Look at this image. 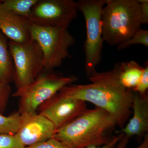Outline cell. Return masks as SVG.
Returning <instances> with one entry per match:
<instances>
[{
  "label": "cell",
  "instance_id": "cell-4",
  "mask_svg": "<svg viewBox=\"0 0 148 148\" xmlns=\"http://www.w3.org/2000/svg\"><path fill=\"white\" fill-rule=\"evenodd\" d=\"M77 80L75 76H64L52 71L44 70L27 87L16 90L12 96L19 98L20 114L36 112L42 103L58 93L63 88Z\"/></svg>",
  "mask_w": 148,
  "mask_h": 148
},
{
  "label": "cell",
  "instance_id": "cell-12",
  "mask_svg": "<svg viewBox=\"0 0 148 148\" xmlns=\"http://www.w3.org/2000/svg\"><path fill=\"white\" fill-rule=\"evenodd\" d=\"M28 19L16 15L0 1V32L14 42L24 43L31 40Z\"/></svg>",
  "mask_w": 148,
  "mask_h": 148
},
{
  "label": "cell",
  "instance_id": "cell-22",
  "mask_svg": "<svg viewBox=\"0 0 148 148\" xmlns=\"http://www.w3.org/2000/svg\"><path fill=\"white\" fill-rule=\"evenodd\" d=\"M140 5L141 22L142 24H146L148 22V1L138 0Z\"/></svg>",
  "mask_w": 148,
  "mask_h": 148
},
{
  "label": "cell",
  "instance_id": "cell-13",
  "mask_svg": "<svg viewBox=\"0 0 148 148\" xmlns=\"http://www.w3.org/2000/svg\"><path fill=\"white\" fill-rule=\"evenodd\" d=\"M144 68L134 61L116 64L113 69L123 87L132 90L138 84Z\"/></svg>",
  "mask_w": 148,
  "mask_h": 148
},
{
  "label": "cell",
  "instance_id": "cell-19",
  "mask_svg": "<svg viewBox=\"0 0 148 148\" xmlns=\"http://www.w3.org/2000/svg\"><path fill=\"white\" fill-rule=\"evenodd\" d=\"M11 92L10 84H0V114L4 113Z\"/></svg>",
  "mask_w": 148,
  "mask_h": 148
},
{
  "label": "cell",
  "instance_id": "cell-2",
  "mask_svg": "<svg viewBox=\"0 0 148 148\" xmlns=\"http://www.w3.org/2000/svg\"><path fill=\"white\" fill-rule=\"evenodd\" d=\"M117 125L115 119L101 108L87 109L79 116L56 130L53 138L68 148H85L108 144Z\"/></svg>",
  "mask_w": 148,
  "mask_h": 148
},
{
  "label": "cell",
  "instance_id": "cell-16",
  "mask_svg": "<svg viewBox=\"0 0 148 148\" xmlns=\"http://www.w3.org/2000/svg\"><path fill=\"white\" fill-rule=\"evenodd\" d=\"M21 114L18 112L5 116L0 114V135H15L21 122Z\"/></svg>",
  "mask_w": 148,
  "mask_h": 148
},
{
  "label": "cell",
  "instance_id": "cell-11",
  "mask_svg": "<svg viewBox=\"0 0 148 148\" xmlns=\"http://www.w3.org/2000/svg\"><path fill=\"white\" fill-rule=\"evenodd\" d=\"M132 92L133 116L125 126L116 132L123 133L130 138L144 137L148 131V95H141L133 90Z\"/></svg>",
  "mask_w": 148,
  "mask_h": 148
},
{
  "label": "cell",
  "instance_id": "cell-7",
  "mask_svg": "<svg viewBox=\"0 0 148 148\" xmlns=\"http://www.w3.org/2000/svg\"><path fill=\"white\" fill-rule=\"evenodd\" d=\"M8 46L14 64L13 80L16 90L22 89L34 82L44 70L42 51L32 39L24 43L10 40Z\"/></svg>",
  "mask_w": 148,
  "mask_h": 148
},
{
  "label": "cell",
  "instance_id": "cell-20",
  "mask_svg": "<svg viewBox=\"0 0 148 148\" xmlns=\"http://www.w3.org/2000/svg\"><path fill=\"white\" fill-rule=\"evenodd\" d=\"M148 88V64L144 68L138 84L132 89L133 91L138 92L141 95H145Z\"/></svg>",
  "mask_w": 148,
  "mask_h": 148
},
{
  "label": "cell",
  "instance_id": "cell-9",
  "mask_svg": "<svg viewBox=\"0 0 148 148\" xmlns=\"http://www.w3.org/2000/svg\"><path fill=\"white\" fill-rule=\"evenodd\" d=\"M88 109L84 101L67 97L58 92L42 103L37 110L54 125L56 130L79 116Z\"/></svg>",
  "mask_w": 148,
  "mask_h": 148
},
{
  "label": "cell",
  "instance_id": "cell-18",
  "mask_svg": "<svg viewBox=\"0 0 148 148\" xmlns=\"http://www.w3.org/2000/svg\"><path fill=\"white\" fill-rule=\"evenodd\" d=\"M15 135H0V148H25Z\"/></svg>",
  "mask_w": 148,
  "mask_h": 148
},
{
  "label": "cell",
  "instance_id": "cell-25",
  "mask_svg": "<svg viewBox=\"0 0 148 148\" xmlns=\"http://www.w3.org/2000/svg\"><path fill=\"white\" fill-rule=\"evenodd\" d=\"M137 148H148V134L147 133L144 136V140L143 143H141L139 147Z\"/></svg>",
  "mask_w": 148,
  "mask_h": 148
},
{
  "label": "cell",
  "instance_id": "cell-15",
  "mask_svg": "<svg viewBox=\"0 0 148 148\" xmlns=\"http://www.w3.org/2000/svg\"><path fill=\"white\" fill-rule=\"evenodd\" d=\"M38 1V0H4L2 1L4 5L14 13L28 20L33 8Z\"/></svg>",
  "mask_w": 148,
  "mask_h": 148
},
{
  "label": "cell",
  "instance_id": "cell-6",
  "mask_svg": "<svg viewBox=\"0 0 148 148\" xmlns=\"http://www.w3.org/2000/svg\"><path fill=\"white\" fill-rule=\"evenodd\" d=\"M106 0H79L77 2L78 10L83 14L86 37L84 44L85 69L88 76L95 70L101 61L103 43L102 13Z\"/></svg>",
  "mask_w": 148,
  "mask_h": 148
},
{
  "label": "cell",
  "instance_id": "cell-10",
  "mask_svg": "<svg viewBox=\"0 0 148 148\" xmlns=\"http://www.w3.org/2000/svg\"><path fill=\"white\" fill-rule=\"evenodd\" d=\"M20 114L21 122L15 135L24 147L53 138L55 127L45 117L37 112Z\"/></svg>",
  "mask_w": 148,
  "mask_h": 148
},
{
  "label": "cell",
  "instance_id": "cell-24",
  "mask_svg": "<svg viewBox=\"0 0 148 148\" xmlns=\"http://www.w3.org/2000/svg\"><path fill=\"white\" fill-rule=\"evenodd\" d=\"M129 139V137L124 134L119 142L117 148H125L127 146Z\"/></svg>",
  "mask_w": 148,
  "mask_h": 148
},
{
  "label": "cell",
  "instance_id": "cell-21",
  "mask_svg": "<svg viewBox=\"0 0 148 148\" xmlns=\"http://www.w3.org/2000/svg\"><path fill=\"white\" fill-rule=\"evenodd\" d=\"M25 148H68L60 141L52 138Z\"/></svg>",
  "mask_w": 148,
  "mask_h": 148
},
{
  "label": "cell",
  "instance_id": "cell-5",
  "mask_svg": "<svg viewBox=\"0 0 148 148\" xmlns=\"http://www.w3.org/2000/svg\"><path fill=\"white\" fill-rule=\"evenodd\" d=\"M29 30L31 39L38 42L42 51L45 70L58 68L69 57V48L75 40L68 28L44 27L29 22Z\"/></svg>",
  "mask_w": 148,
  "mask_h": 148
},
{
  "label": "cell",
  "instance_id": "cell-23",
  "mask_svg": "<svg viewBox=\"0 0 148 148\" xmlns=\"http://www.w3.org/2000/svg\"><path fill=\"white\" fill-rule=\"evenodd\" d=\"M124 135L122 133H119L117 136H114L112 140L108 144L102 146H90L85 148H114L115 147L117 143L119 142L120 140Z\"/></svg>",
  "mask_w": 148,
  "mask_h": 148
},
{
  "label": "cell",
  "instance_id": "cell-8",
  "mask_svg": "<svg viewBox=\"0 0 148 148\" xmlns=\"http://www.w3.org/2000/svg\"><path fill=\"white\" fill-rule=\"evenodd\" d=\"M78 10L77 2L73 0H38L28 20L44 27L68 28Z\"/></svg>",
  "mask_w": 148,
  "mask_h": 148
},
{
  "label": "cell",
  "instance_id": "cell-3",
  "mask_svg": "<svg viewBox=\"0 0 148 148\" xmlns=\"http://www.w3.org/2000/svg\"><path fill=\"white\" fill-rule=\"evenodd\" d=\"M103 41L119 45L141 28V10L138 0H106L102 13Z\"/></svg>",
  "mask_w": 148,
  "mask_h": 148
},
{
  "label": "cell",
  "instance_id": "cell-14",
  "mask_svg": "<svg viewBox=\"0 0 148 148\" xmlns=\"http://www.w3.org/2000/svg\"><path fill=\"white\" fill-rule=\"evenodd\" d=\"M14 68L8 43L0 32V84H10L14 80Z\"/></svg>",
  "mask_w": 148,
  "mask_h": 148
},
{
  "label": "cell",
  "instance_id": "cell-1",
  "mask_svg": "<svg viewBox=\"0 0 148 148\" xmlns=\"http://www.w3.org/2000/svg\"><path fill=\"white\" fill-rule=\"evenodd\" d=\"M91 83L66 86L59 93L67 97L90 102L112 116L121 129L132 114L133 92L123 87L113 70L96 71L89 75Z\"/></svg>",
  "mask_w": 148,
  "mask_h": 148
},
{
  "label": "cell",
  "instance_id": "cell-17",
  "mask_svg": "<svg viewBox=\"0 0 148 148\" xmlns=\"http://www.w3.org/2000/svg\"><path fill=\"white\" fill-rule=\"evenodd\" d=\"M140 44L148 47V31L139 29L129 40L117 46L118 50L125 49L135 45Z\"/></svg>",
  "mask_w": 148,
  "mask_h": 148
}]
</instances>
